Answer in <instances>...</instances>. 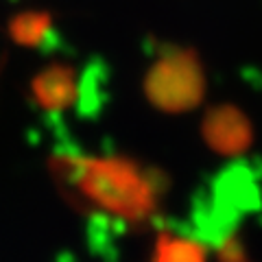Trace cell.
I'll return each mask as SVG.
<instances>
[{
	"instance_id": "6da1fadb",
	"label": "cell",
	"mask_w": 262,
	"mask_h": 262,
	"mask_svg": "<svg viewBox=\"0 0 262 262\" xmlns=\"http://www.w3.org/2000/svg\"><path fill=\"white\" fill-rule=\"evenodd\" d=\"M55 179L77 206L138 225L155 216L168 177L122 155H57Z\"/></svg>"
},
{
	"instance_id": "7a4b0ae2",
	"label": "cell",
	"mask_w": 262,
	"mask_h": 262,
	"mask_svg": "<svg viewBox=\"0 0 262 262\" xmlns=\"http://www.w3.org/2000/svg\"><path fill=\"white\" fill-rule=\"evenodd\" d=\"M144 96L164 114L196 110L206 96V72L199 55L179 44H158V53L142 79Z\"/></svg>"
},
{
	"instance_id": "3957f363",
	"label": "cell",
	"mask_w": 262,
	"mask_h": 262,
	"mask_svg": "<svg viewBox=\"0 0 262 262\" xmlns=\"http://www.w3.org/2000/svg\"><path fill=\"white\" fill-rule=\"evenodd\" d=\"M201 138L221 158H243L256 136L247 114L232 103H221L208 107L201 120Z\"/></svg>"
},
{
	"instance_id": "277c9868",
	"label": "cell",
	"mask_w": 262,
	"mask_h": 262,
	"mask_svg": "<svg viewBox=\"0 0 262 262\" xmlns=\"http://www.w3.org/2000/svg\"><path fill=\"white\" fill-rule=\"evenodd\" d=\"M35 103L46 112H63L77 103L81 85L77 72L68 63H53L35 75L31 83Z\"/></svg>"
},
{
	"instance_id": "5b68a950",
	"label": "cell",
	"mask_w": 262,
	"mask_h": 262,
	"mask_svg": "<svg viewBox=\"0 0 262 262\" xmlns=\"http://www.w3.org/2000/svg\"><path fill=\"white\" fill-rule=\"evenodd\" d=\"M151 262H208V247L190 234L164 229L155 238Z\"/></svg>"
},
{
	"instance_id": "8992f818",
	"label": "cell",
	"mask_w": 262,
	"mask_h": 262,
	"mask_svg": "<svg viewBox=\"0 0 262 262\" xmlns=\"http://www.w3.org/2000/svg\"><path fill=\"white\" fill-rule=\"evenodd\" d=\"M53 18L44 11H24L18 13L9 24V35L13 42L22 46H39L44 39L51 37Z\"/></svg>"
},
{
	"instance_id": "52a82bcc",
	"label": "cell",
	"mask_w": 262,
	"mask_h": 262,
	"mask_svg": "<svg viewBox=\"0 0 262 262\" xmlns=\"http://www.w3.org/2000/svg\"><path fill=\"white\" fill-rule=\"evenodd\" d=\"M214 247H216V262H251L245 243L234 232L214 243Z\"/></svg>"
}]
</instances>
